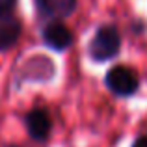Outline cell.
Masks as SVG:
<instances>
[{
    "label": "cell",
    "instance_id": "obj_1",
    "mask_svg": "<svg viewBox=\"0 0 147 147\" xmlns=\"http://www.w3.org/2000/svg\"><path fill=\"white\" fill-rule=\"evenodd\" d=\"M121 30L114 22H104L95 28L91 39L88 41L86 54L93 63H106L121 54Z\"/></svg>",
    "mask_w": 147,
    "mask_h": 147
},
{
    "label": "cell",
    "instance_id": "obj_2",
    "mask_svg": "<svg viewBox=\"0 0 147 147\" xmlns=\"http://www.w3.org/2000/svg\"><path fill=\"white\" fill-rule=\"evenodd\" d=\"M104 86L112 95L119 99H129L138 93L140 90V76H138L136 69L129 67V65H112L104 75Z\"/></svg>",
    "mask_w": 147,
    "mask_h": 147
},
{
    "label": "cell",
    "instance_id": "obj_3",
    "mask_svg": "<svg viewBox=\"0 0 147 147\" xmlns=\"http://www.w3.org/2000/svg\"><path fill=\"white\" fill-rule=\"evenodd\" d=\"M41 39H43L45 47H49L54 52H65V50H69L73 47V43H75L73 30L63 21L47 22L43 26V30H41Z\"/></svg>",
    "mask_w": 147,
    "mask_h": 147
},
{
    "label": "cell",
    "instance_id": "obj_4",
    "mask_svg": "<svg viewBox=\"0 0 147 147\" xmlns=\"http://www.w3.org/2000/svg\"><path fill=\"white\" fill-rule=\"evenodd\" d=\"M36 11L41 19L52 21H63L71 17L78 7V0H34Z\"/></svg>",
    "mask_w": 147,
    "mask_h": 147
},
{
    "label": "cell",
    "instance_id": "obj_5",
    "mask_svg": "<svg viewBox=\"0 0 147 147\" xmlns=\"http://www.w3.org/2000/svg\"><path fill=\"white\" fill-rule=\"evenodd\" d=\"M28 136L36 142H47L52 132V117L45 108H34L24 115Z\"/></svg>",
    "mask_w": 147,
    "mask_h": 147
},
{
    "label": "cell",
    "instance_id": "obj_6",
    "mask_svg": "<svg viewBox=\"0 0 147 147\" xmlns=\"http://www.w3.org/2000/svg\"><path fill=\"white\" fill-rule=\"evenodd\" d=\"M22 34V22L13 13L0 15V50H9L15 47Z\"/></svg>",
    "mask_w": 147,
    "mask_h": 147
},
{
    "label": "cell",
    "instance_id": "obj_7",
    "mask_svg": "<svg viewBox=\"0 0 147 147\" xmlns=\"http://www.w3.org/2000/svg\"><path fill=\"white\" fill-rule=\"evenodd\" d=\"M15 7H17V0H0V15L13 13Z\"/></svg>",
    "mask_w": 147,
    "mask_h": 147
},
{
    "label": "cell",
    "instance_id": "obj_8",
    "mask_svg": "<svg viewBox=\"0 0 147 147\" xmlns=\"http://www.w3.org/2000/svg\"><path fill=\"white\" fill-rule=\"evenodd\" d=\"M130 147H147V134H140V136H136Z\"/></svg>",
    "mask_w": 147,
    "mask_h": 147
}]
</instances>
